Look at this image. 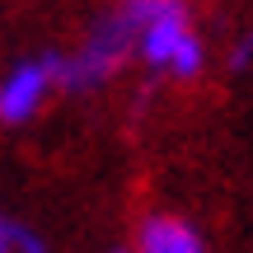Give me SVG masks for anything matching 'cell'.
<instances>
[{
    "mask_svg": "<svg viewBox=\"0 0 253 253\" xmlns=\"http://www.w3.org/2000/svg\"><path fill=\"white\" fill-rule=\"evenodd\" d=\"M230 71H235V75L253 71V28H249V33L235 42V52H230Z\"/></svg>",
    "mask_w": 253,
    "mask_h": 253,
    "instance_id": "8992f818",
    "label": "cell"
},
{
    "mask_svg": "<svg viewBox=\"0 0 253 253\" xmlns=\"http://www.w3.org/2000/svg\"><path fill=\"white\" fill-rule=\"evenodd\" d=\"M136 14V47L131 52L150 66L155 75L173 80H197L207 66V42H202L192 9L183 0H145V5H122Z\"/></svg>",
    "mask_w": 253,
    "mask_h": 253,
    "instance_id": "6da1fadb",
    "label": "cell"
},
{
    "mask_svg": "<svg viewBox=\"0 0 253 253\" xmlns=\"http://www.w3.org/2000/svg\"><path fill=\"white\" fill-rule=\"evenodd\" d=\"M0 253H5V249H0Z\"/></svg>",
    "mask_w": 253,
    "mask_h": 253,
    "instance_id": "ba28073f",
    "label": "cell"
},
{
    "mask_svg": "<svg viewBox=\"0 0 253 253\" xmlns=\"http://www.w3.org/2000/svg\"><path fill=\"white\" fill-rule=\"evenodd\" d=\"M118 253H122V249H118Z\"/></svg>",
    "mask_w": 253,
    "mask_h": 253,
    "instance_id": "9c48e42d",
    "label": "cell"
},
{
    "mask_svg": "<svg viewBox=\"0 0 253 253\" xmlns=\"http://www.w3.org/2000/svg\"><path fill=\"white\" fill-rule=\"evenodd\" d=\"M136 47V14L113 5L99 24L84 33L75 52H56V89L61 94H89L118 75V66Z\"/></svg>",
    "mask_w": 253,
    "mask_h": 253,
    "instance_id": "7a4b0ae2",
    "label": "cell"
},
{
    "mask_svg": "<svg viewBox=\"0 0 253 253\" xmlns=\"http://www.w3.org/2000/svg\"><path fill=\"white\" fill-rule=\"evenodd\" d=\"M136 253H207V244L178 216H145L136 230Z\"/></svg>",
    "mask_w": 253,
    "mask_h": 253,
    "instance_id": "277c9868",
    "label": "cell"
},
{
    "mask_svg": "<svg viewBox=\"0 0 253 253\" xmlns=\"http://www.w3.org/2000/svg\"><path fill=\"white\" fill-rule=\"evenodd\" d=\"M0 249L5 253H47V239L33 225H24V220L0 216Z\"/></svg>",
    "mask_w": 253,
    "mask_h": 253,
    "instance_id": "5b68a950",
    "label": "cell"
},
{
    "mask_svg": "<svg viewBox=\"0 0 253 253\" xmlns=\"http://www.w3.org/2000/svg\"><path fill=\"white\" fill-rule=\"evenodd\" d=\"M56 89V52L47 56H28L0 80V122L5 126H24L42 113V103Z\"/></svg>",
    "mask_w": 253,
    "mask_h": 253,
    "instance_id": "3957f363",
    "label": "cell"
},
{
    "mask_svg": "<svg viewBox=\"0 0 253 253\" xmlns=\"http://www.w3.org/2000/svg\"><path fill=\"white\" fill-rule=\"evenodd\" d=\"M118 5H145V0H118Z\"/></svg>",
    "mask_w": 253,
    "mask_h": 253,
    "instance_id": "52a82bcc",
    "label": "cell"
}]
</instances>
